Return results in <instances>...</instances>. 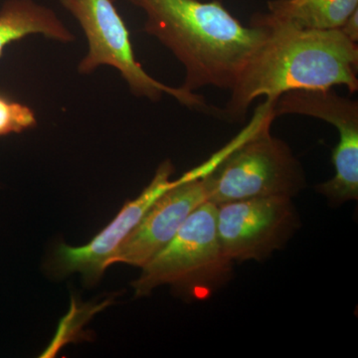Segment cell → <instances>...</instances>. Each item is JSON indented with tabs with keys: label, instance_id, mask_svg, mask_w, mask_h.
Returning a JSON list of instances; mask_svg holds the SVG:
<instances>
[{
	"label": "cell",
	"instance_id": "8992f818",
	"mask_svg": "<svg viewBox=\"0 0 358 358\" xmlns=\"http://www.w3.org/2000/svg\"><path fill=\"white\" fill-rule=\"evenodd\" d=\"M292 199L257 197L216 205L218 239L227 258L262 261L288 243L300 226Z\"/></svg>",
	"mask_w": 358,
	"mask_h": 358
},
{
	"label": "cell",
	"instance_id": "5bb4252c",
	"mask_svg": "<svg viewBox=\"0 0 358 358\" xmlns=\"http://www.w3.org/2000/svg\"><path fill=\"white\" fill-rule=\"evenodd\" d=\"M113 1H115V0H113Z\"/></svg>",
	"mask_w": 358,
	"mask_h": 358
},
{
	"label": "cell",
	"instance_id": "ba28073f",
	"mask_svg": "<svg viewBox=\"0 0 358 358\" xmlns=\"http://www.w3.org/2000/svg\"><path fill=\"white\" fill-rule=\"evenodd\" d=\"M205 166L185 173L160 195L109 262L143 268L166 246L195 209L207 201Z\"/></svg>",
	"mask_w": 358,
	"mask_h": 358
},
{
	"label": "cell",
	"instance_id": "5b68a950",
	"mask_svg": "<svg viewBox=\"0 0 358 358\" xmlns=\"http://www.w3.org/2000/svg\"><path fill=\"white\" fill-rule=\"evenodd\" d=\"M81 25L87 40L88 53L80 62L79 72L91 74L101 66L119 71L134 96L160 100L169 95L190 109L216 114V108L205 102L204 96L179 87L167 86L143 69L134 56L131 35L117 13L113 0H59Z\"/></svg>",
	"mask_w": 358,
	"mask_h": 358
},
{
	"label": "cell",
	"instance_id": "7c38bea8",
	"mask_svg": "<svg viewBox=\"0 0 358 358\" xmlns=\"http://www.w3.org/2000/svg\"><path fill=\"white\" fill-rule=\"evenodd\" d=\"M36 122L29 107L0 95V136L22 133L36 126Z\"/></svg>",
	"mask_w": 358,
	"mask_h": 358
},
{
	"label": "cell",
	"instance_id": "7a4b0ae2",
	"mask_svg": "<svg viewBox=\"0 0 358 358\" xmlns=\"http://www.w3.org/2000/svg\"><path fill=\"white\" fill-rule=\"evenodd\" d=\"M145 11V31L164 44L185 71L181 88L230 90L268 28L244 25L219 0H129Z\"/></svg>",
	"mask_w": 358,
	"mask_h": 358
},
{
	"label": "cell",
	"instance_id": "4fadbf2b",
	"mask_svg": "<svg viewBox=\"0 0 358 358\" xmlns=\"http://www.w3.org/2000/svg\"><path fill=\"white\" fill-rule=\"evenodd\" d=\"M341 32L348 37L353 43L358 42V8L353 11L348 20L339 28Z\"/></svg>",
	"mask_w": 358,
	"mask_h": 358
},
{
	"label": "cell",
	"instance_id": "3957f363",
	"mask_svg": "<svg viewBox=\"0 0 358 358\" xmlns=\"http://www.w3.org/2000/svg\"><path fill=\"white\" fill-rule=\"evenodd\" d=\"M274 103L266 100L253 122L202 174L207 201L219 205L257 197L293 199L306 187L300 162L284 141L271 134Z\"/></svg>",
	"mask_w": 358,
	"mask_h": 358
},
{
	"label": "cell",
	"instance_id": "30bf717a",
	"mask_svg": "<svg viewBox=\"0 0 358 358\" xmlns=\"http://www.w3.org/2000/svg\"><path fill=\"white\" fill-rule=\"evenodd\" d=\"M32 34H41L62 43L75 40L51 9L32 0L6 1L0 10V58L7 45Z\"/></svg>",
	"mask_w": 358,
	"mask_h": 358
},
{
	"label": "cell",
	"instance_id": "6da1fadb",
	"mask_svg": "<svg viewBox=\"0 0 358 358\" xmlns=\"http://www.w3.org/2000/svg\"><path fill=\"white\" fill-rule=\"evenodd\" d=\"M253 21L265 25L268 35L249 58L230 90L229 101L219 115L244 122L250 106L265 96L275 102L296 90L345 86L358 90V46L339 29H303L257 13Z\"/></svg>",
	"mask_w": 358,
	"mask_h": 358
},
{
	"label": "cell",
	"instance_id": "9c48e42d",
	"mask_svg": "<svg viewBox=\"0 0 358 358\" xmlns=\"http://www.w3.org/2000/svg\"><path fill=\"white\" fill-rule=\"evenodd\" d=\"M174 169L171 162L160 164L152 182L136 199L124 204L109 225L103 228L88 244L81 247L59 245L55 263L62 274L80 273L90 282L102 277L117 250L141 222L155 200L173 185Z\"/></svg>",
	"mask_w": 358,
	"mask_h": 358
},
{
	"label": "cell",
	"instance_id": "52a82bcc",
	"mask_svg": "<svg viewBox=\"0 0 358 358\" xmlns=\"http://www.w3.org/2000/svg\"><path fill=\"white\" fill-rule=\"evenodd\" d=\"M275 117L307 115L329 122L338 131L339 141L333 150L336 173L317 186V192L331 205L358 199V103L338 95L333 88L296 90L282 94L275 102Z\"/></svg>",
	"mask_w": 358,
	"mask_h": 358
},
{
	"label": "cell",
	"instance_id": "8fae6325",
	"mask_svg": "<svg viewBox=\"0 0 358 358\" xmlns=\"http://www.w3.org/2000/svg\"><path fill=\"white\" fill-rule=\"evenodd\" d=\"M268 14L303 29H339L358 8V0H270Z\"/></svg>",
	"mask_w": 358,
	"mask_h": 358
},
{
	"label": "cell",
	"instance_id": "277c9868",
	"mask_svg": "<svg viewBox=\"0 0 358 358\" xmlns=\"http://www.w3.org/2000/svg\"><path fill=\"white\" fill-rule=\"evenodd\" d=\"M232 261L224 254L216 228V205L206 201L192 212L173 239L143 268L133 287L138 296L162 285L204 300L228 281Z\"/></svg>",
	"mask_w": 358,
	"mask_h": 358
}]
</instances>
